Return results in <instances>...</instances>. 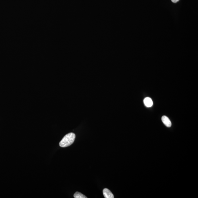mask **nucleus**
<instances>
[{"instance_id":"nucleus-2","label":"nucleus","mask_w":198,"mask_h":198,"mask_svg":"<svg viewBox=\"0 0 198 198\" xmlns=\"http://www.w3.org/2000/svg\"><path fill=\"white\" fill-rule=\"evenodd\" d=\"M103 193L105 198H114V195H113L111 191L108 189L105 188L103 191Z\"/></svg>"},{"instance_id":"nucleus-5","label":"nucleus","mask_w":198,"mask_h":198,"mask_svg":"<svg viewBox=\"0 0 198 198\" xmlns=\"http://www.w3.org/2000/svg\"><path fill=\"white\" fill-rule=\"evenodd\" d=\"M74 197L75 198H87V197L84 196L83 194L79 192H76L74 195Z\"/></svg>"},{"instance_id":"nucleus-4","label":"nucleus","mask_w":198,"mask_h":198,"mask_svg":"<svg viewBox=\"0 0 198 198\" xmlns=\"http://www.w3.org/2000/svg\"><path fill=\"white\" fill-rule=\"evenodd\" d=\"M144 104L147 107H151L153 105V102L151 98L147 97L145 98L143 100Z\"/></svg>"},{"instance_id":"nucleus-6","label":"nucleus","mask_w":198,"mask_h":198,"mask_svg":"<svg viewBox=\"0 0 198 198\" xmlns=\"http://www.w3.org/2000/svg\"><path fill=\"white\" fill-rule=\"evenodd\" d=\"M179 0H171L172 2L174 3H176L178 2Z\"/></svg>"},{"instance_id":"nucleus-1","label":"nucleus","mask_w":198,"mask_h":198,"mask_svg":"<svg viewBox=\"0 0 198 198\" xmlns=\"http://www.w3.org/2000/svg\"><path fill=\"white\" fill-rule=\"evenodd\" d=\"M76 138L75 134L74 133H70L64 137L60 142L59 145L62 147H66L71 145L74 143Z\"/></svg>"},{"instance_id":"nucleus-3","label":"nucleus","mask_w":198,"mask_h":198,"mask_svg":"<svg viewBox=\"0 0 198 198\" xmlns=\"http://www.w3.org/2000/svg\"><path fill=\"white\" fill-rule=\"evenodd\" d=\"M162 122L167 127H170L171 126V122L170 119L167 116H164L162 118Z\"/></svg>"}]
</instances>
